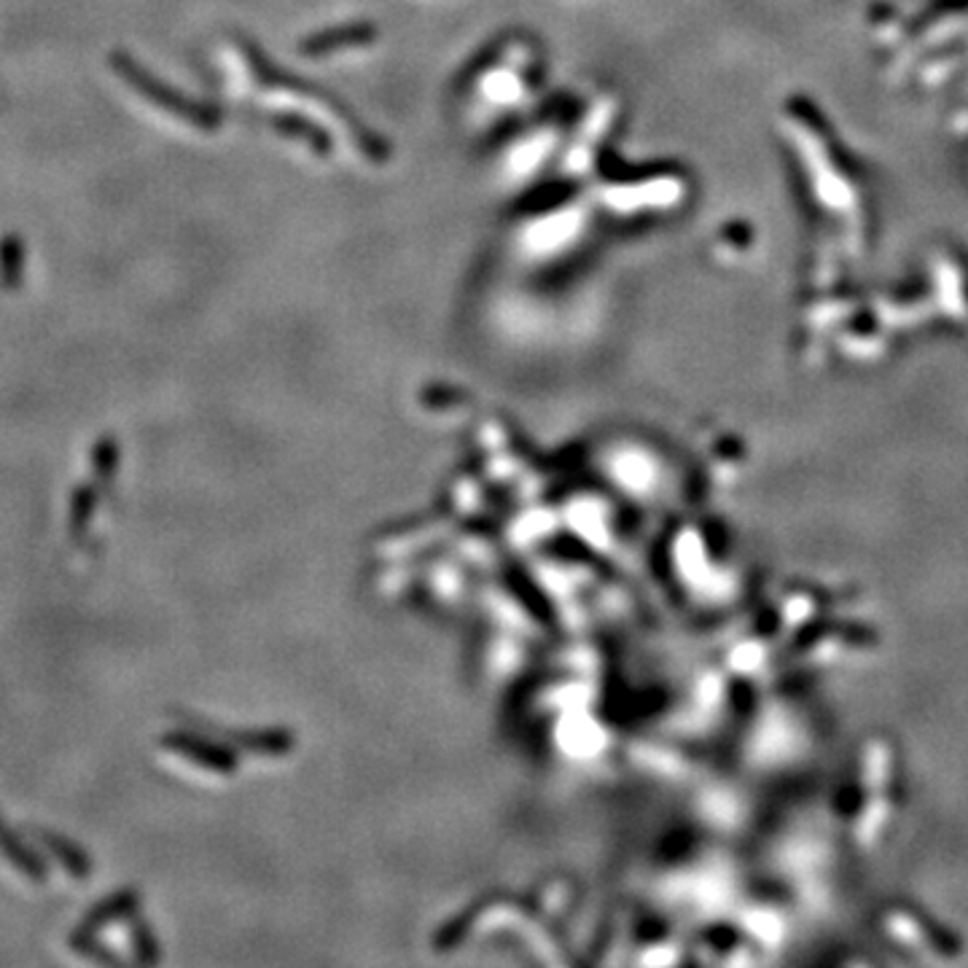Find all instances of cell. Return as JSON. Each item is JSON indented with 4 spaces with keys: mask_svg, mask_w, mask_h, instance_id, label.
Here are the masks:
<instances>
[{
    "mask_svg": "<svg viewBox=\"0 0 968 968\" xmlns=\"http://www.w3.org/2000/svg\"><path fill=\"white\" fill-rule=\"evenodd\" d=\"M111 68L124 78V82L130 84V87H133L135 91H140L146 100L157 102V106L164 108V111L177 113V117L188 119V122L203 124V127H210V124H213V117H210V113H205L199 106H192L186 97L177 95V91H173L170 87H164L162 82H157L151 73L143 71L133 57L124 54V51H113Z\"/></svg>",
    "mask_w": 968,
    "mask_h": 968,
    "instance_id": "obj_1",
    "label": "cell"
},
{
    "mask_svg": "<svg viewBox=\"0 0 968 968\" xmlns=\"http://www.w3.org/2000/svg\"><path fill=\"white\" fill-rule=\"evenodd\" d=\"M0 853H3V858L16 869V872L25 874V878L36 882V885H44V882L49 880V867H46L44 858L38 856V853L33 850V847L27 845V842L22 840L3 818H0Z\"/></svg>",
    "mask_w": 968,
    "mask_h": 968,
    "instance_id": "obj_2",
    "label": "cell"
},
{
    "mask_svg": "<svg viewBox=\"0 0 968 968\" xmlns=\"http://www.w3.org/2000/svg\"><path fill=\"white\" fill-rule=\"evenodd\" d=\"M30 834L41 842L46 850H49L51 856L62 863V867H65V872L71 874V878H76V880L91 878L89 853L82 850L76 842L68 840V836H62L57 832H51V829H41V826H33Z\"/></svg>",
    "mask_w": 968,
    "mask_h": 968,
    "instance_id": "obj_3",
    "label": "cell"
},
{
    "mask_svg": "<svg viewBox=\"0 0 968 968\" xmlns=\"http://www.w3.org/2000/svg\"><path fill=\"white\" fill-rule=\"evenodd\" d=\"M137 909V891H117L111 896L100 898L95 907L82 918V928L100 931V928L117 923V920L133 918Z\"/></svg>",
    "mask_w": 968,
    "mask_h": 968,
    "instance_id": "obj_4",
    "label": "cell"
},
{
    "mask_svg": "<svg viewBox=\"0 0 968 968\" xmlns=\"http://www.w3.org/2000/svg\"><path fill=\"white\" fill-rule=\"evenodd\" d=\"M25 265H27L25 240L14 232L3 234V237H0V289L3 291L22 289Z\"/></svg>",
    "mask_w": 968,
    "mask_h": 968,
    "instance_id": "obj_5",
    "label": "cell"
},
{
    "mask_svg": "<svg viewBox=\"0 0 968 968\" xmlns=\"http://www.w3.org/2000/svg\"><path fill=\"white\" fill-rule=\"evenodd\" d=\"M97 501H100V487L95 482H84L73 490L71 495V519H68V528H71V538L76 543H82L87 538L91 528V519H95Z\"/></svg>",
    "mask_w": 968,
    "mask_h": 968,
    "instance_id": "obj_6",
    "label": "cell"
},
{
    "mask_svg": "<svg viewBox=\"0 0 968 968\" xmlns=\"http://www.w3.org/2000/svg\"><path fill=\"white\" fill-rule=\"evenodd\" d=\"M119 468V441L113 437H100L91 446V471H95V485L100 490H108Z\"/></svg>",
    "mask_w": 968,
    "mask_h": 968,
    "instance_id": "obj_7",
    "label": "cell"
},
{
    "mask_svg": "<svg viewBox=\"0 0 968 968\" xmlns=\"http://www.w3.org/2000/svg\"><path fill=\"white\" fill-rule=\"evenodd\" d=\"M68 944H71L73 953L91 960V964L122 966V958H119V955H113L111 949H108V944H102L100 939H97V931H89V928L78 926L76 931L71 933V939H68Z\"/></svg>",
    "mask_w": 968,
    "mask_h": 968,
    "instance_id": "obj_8",
    "label": "cell"
},
{
    "mask_svg": "<svg viewBox=\"0 0 968 968\" xmlns=\"http://www.w3.org/2000/svg\"><path fill=\"white\" fill-rule=\"evenodd\" d=\"M133 947H135V960L137 964H157V939H154L151 928L143 923L140 918L133 920Z\"/></svg>",
    "mask_w": 968,
    "mask_h": 968,
    "instance_id": "obj_9",
    "label": "cell"
}]
</instances>
